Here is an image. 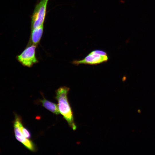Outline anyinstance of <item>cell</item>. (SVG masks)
Segmentation results:
<instances>
[{
	"label": "cell",
	"mask_w": 155,
	"mask_h": 155,
	"mask_svg": "<svg viewBox=\"0 0 155 155\" xmlns=\"http://www.w3.org/2000/svg\"><path fill=\"white\" fill-rule=\"evenodd\" d=\"M48 1L49 0H40L36 5L31 17V29L44 24Z\"/></svg>",
	"instance_id": "7a4b0ae2"
},
{
	"label": "cell",
	"mask_w": 155,
	"mask_h": 155,
	"mask_svg": "<svg viewBox=\"0 0 155 155\" xmlns=\"http://www.w3.org/2000/svg\"><path fill=\"white\" fill-rule=\"evenodd\" d=\"M44 31V24L31 29L30 38L28 44L37 46L39 43L42 36Z\"/></svg>",
	"instance_id": "8992f818"
},
{
	"label": "cell",
	"mask_w": 155,
	"mask_h": 155,
	"mask_svg": "<svg viewBox=\"0 0 155 155\" xmlns=\"http://www.w3.org/2000/svg\"><path fill=\"white\" fill-rule=\"evenodd\" d=\"M37 46L28 44L22 52L17 56L18 61L23 66L31 67L38 62L36 56V49Z\"/></svg>",
	"instance_id": "277c9868"
},
{
	"label": "cell",
	"mask_w": 155,
	"mask_h": 155,
	"mask_svg": "<svg viewBox=\"0 0 155 155\" xmlns=\"http://www.w3.org/2000/svg\"><path fill=\"white\" fill-rule=\"evenodd\" d=\"M69 88L65 86L60 87L56 91L55 98L58 102V108L64 118L67 121L73 130L76 129L72 111L68 101L67 95Z\"/></svg>",
	"instance_id": "6da1fadb"
},
{
	"label": "cell",
	"mask_w": 155,
	"mask_h": 155,
	"mask_svg": "<svg viewBox=\"0 0 155 155\" xmlns=\"http://www.w3.org/2000/svg\"><path fill=\"white\" fill-rule=\"evenodd\" d=\"M108 60L107 54L102 50H96L89 53L84 58L81 60H75L72 63L78 65L81 64L97 65L106 62Z\"/></svg>",
	"instance_id": "3957f363"
},
{
	"label": "cell",
	"mask_w": 155,
	"mask_h": 155,
	"mask_svg": "<svg viewBox=\"0 0 155 155\" xmlns=\"http://www.w3.org/2000/svg\"><path fill=\"white\" fill-rule=\"evenodd\" d=\"M21 118L15 114L13 123L14 131L16 139L29 150L35 152L36 148L35 144L29 139L26 138L22 131L21 126L22 124Z\"/></svg>",
	"instance_id": "5b68a950"
},
{
	"label": "cell",
	"mask_w": 155,
	"mask_h": 155,
	"mask_svg": "<svg viewBox=\"0 0 155 155\" xmlns=\"http://www.w3.org/2000/svg\"><path fill=\"white\" fill-rule=\"evenodd\" d=\"M21 128L22 131L25 137L28 139H30L31 135L29 131L23 126L22 124L21 125Z\"/></svg>",
	"instance_id": "ba28073f"
},
{
	"label": "cell",
	"mask_w": 155,
	"mask_h": 155,
	"mask_svg": "<svg viewBox=\"0 0 155 155\" xmlns=\"http://www.w3.org/2000/svg\"><path fill=\"white\" fill-rule=\"evenodd\" d=\"M42 106L47 109L56 115L59 114L58 106L57 104L46 99L43 96V99L40 100Z\"/></svg>",
	"instance_id": "52a82bcc"
}]
</instances>
